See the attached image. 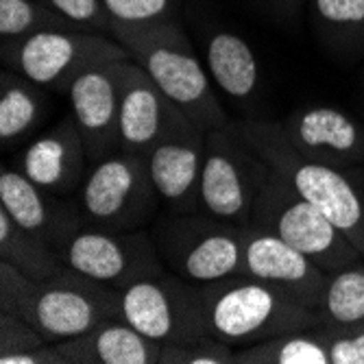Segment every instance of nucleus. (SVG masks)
Instances as JSON below:
<instances>
[{
    "mask_svg": "<svg viewBox=\"0 0 364 364\" xmlns=\"http://www.w3.org/2000/svg\"><path fill=\"white\" fill-rule=\"evenodd\" d=\"M190 345L179 343H164L159 351V364H188Z\"/></svg>",
    "mask_w": 364,
    "mask_h": 364,
    "instance_id": "34",
    "label": "nucleus"
},
{
    "mask_svg": "<svg viewBox=\"0 0 364 364\" xmlns=\"http://www.w3.org/2000/svg\"><path fill=\"white\" fill-rule=\"evenodd\" d=\"M301 155L336 164L364 166V124L332 105H306L277 122Z\"/></svg>",
    "mask_w": 364,
    "mask_h": 364,
    "instance_id": "15",
    "label": "nucleus"
},
{
    "mask_svg": "<svg viewBox=\"0 0 364 364\" xmlns=\"http://www.w3.org/2000/svg\"><path fill=\"white\" fill-rule=\"evenodd\" d=\"M231 362H236L234 347L216 338L214 334H208L201 341L190 345L188 364H231Z\"/></svg>",
    "mask_w": 364,
    "mask_h": 364,
    "instance_id": "32",
    "label": "nucleus"
},
{
    "mask_svg": "<svg viewBox=\"0 0 364 364\" xmlns=\"http://www.w3.org/2000/svg\"><path fill=\"white\" fill-rule=\"evenodd\" d=\"M201 292L210 334L238 349L318 325L314 308L249 275L205 284Z\"/></svg>",
    "mask_w": 364,
    "mask_h": 364,
    "instance_id": "3",
    "label": "nucleus"
},
{
    "mask_svg": "<svg viewBox=\"0 0 364 364\" xmlns=\"http://www.w3.org/2000/svg\"><path fill=\"white\" fill-rule=\"evenodd\" d=\"M48 109L44 87L5 68L0 75V142L9 149L36 129Z\"/></svg>",
    "mask_w": 364,
    "mask_h": 364,
    "instance_id": "22",
    "label": "nucleus"
},
{
    "mask_svg": "<svg viewBox=\"0 0 364 364\" xmlns=\"http://www.w3.org/2000/svg\"><path fill=\"white\" fill-rule=\"evenodd\" d=\"M205 157V131L188 122L159 140L146 153V168L161 205L171 214L201 210V171Z\"/></svg>",
    "mask_w": 364,
    "mask_h": 364,
    "instance_id": "13",
    "label": "nucleus"
},
{
    "mask_svg": "<svg viewBox=\"0 0 364 364\" xmlns=\"http://www.w3.org/2000/svg\"><path fill=\"white\" fill-rule=\"evenodd\" d=\"M0 364H65L55 343H46L36 349H24L0 355Z\"/></svg>",
    "mask_w": 364,
    "mask_h": 364,
    "instance_id": "33",
    "label": "nucleus"
},
{
    "mask_svg": "<svg viewBox=\"0 0 364 364\" xmlns=\"http://www.w3.org/2000/svg\"><path fill=\"white\" fill-rule=\"evenodd\" d=\"M210 79L234 101H249L259 83V63L251 46L227 28L212 31L205 40Z\"/></svg>",
    "mask_w": 364,
    "mask_h": 364,
    "instance_id": "20",
    "label": "nucleus"
},
{
    "mask_svg": "<svg viewBox=\"0 0 364 364\" xmlns=\"http://www.w3.org/2000/svg\"><path fill=\"white\" fill-rule=\"evenodd\" d=\"M242 275L277 286L314 310L321 304L329 277V273H325L308 255L269 231L251 225L247 227L245 238Z\"/></svg>",
    "mask_w": 364,
    "mask_h": 364,
    "instance_id": "17",
    "label": "nucleus"
},
{
    "mask_svg": "<svg viewBox=\"0 0 364 364\" xmlns=\"http://www.w3.org/2000/svg\"><path fill=\"white\" fill-rule=\"evenodd\" d=\"M0 57L5 68L63 94L75 77L92 65L131 59L116 38L81 28L42 31L22 40H7L0 48Z\"/></svg>",
    "mask_w": 364,
    "mask_h": 364,
    "instance_id": "8",
    "label": "nucleus"
},
{
    "mask_svg": "<svg viewBox=\"0 0 364 364\" xmlns=\"http://www.w3.org/2000/svg\"><path fill=\"white\" fill-rule=\"evenodd\" d=\"M112 318H120V290L68 267L38 284L26 316L46 343L81 336Z\"/></svg>",
    "mask_w": 364,
    "mask_h": 364,
    "instance_id": "10",
    "label": "nucleus"
},
{
    "mask_svg": "<svg viewBox=\"0 0 364 364\" xmlns=\"http://www.w3.org/2000/svg\"><path fill=\"white\" fill-rule=\"evenodd\" d=\"M249 225L282 238L325 273H336L364 257L332 220L273 168L253 205Z\"/></svg>",
    "mask_w": 364,
    "mask_h": 364,
    "instance_id": "4",
    "label": "nucleus"
},
{
    "mask_svg": "<svg viewBox=\"0 0 364 364\" xmlns=\"http://www.w3.org/2000/svg\"><path fill=\"white\" fill-rule=\"evenodd\" d=\"M38 284L14 264L0 259V314H16L26 321Z\"/></svg>",
    "mask_w": 364,
    "mask_h": 364,
    "instance_id": "28",
    "label": "nucleus"
},
{
    "mask_svg": "<svg viewBox=\"0 0 364 364\" xmlns=\"http://www.w3.org/2000/svg\"><path fill=\"white\" fill-rule=\"evenodd\" d=\"M75 201L85 227L107 231L144 229L161 205L146 159L122 149L92 161Z\"/></svg>",
    "mask_w": 364,
    "mask_h": 364,
    "instance_id": "5",
    "label": "nucleus"
},
{
    "mask_svg": "<svg viewBox=\"0 0 364 364\" xmlns=\"http://www.w3.org/2000/svg\"><path fill=\"white\" fill-rule=\"evenodd\" d=\"M87 164L90 157L81 131L73 116H65L46 134L26 144L16 161V168L53 194L75 196L90 171Z\"/></svg>",
    "mask_w": 364,
    "mask_h": 364,
    "instance_id": "18",
    "label": "nucleus"
},
{
    "mask_svg": "<svg viewBox=\"0 0 364 364\" xmlns=\"http://www.w3.org/2000/svg\"><path fill=\"white\" fill-rule=\"evenodd\" d=\"M151 234L166 267L196 286L242 275L247 227L192 212L157 220Z\"/></svg>",
    "mask_w": 364,
    "mask_h": 364,
    "instance_id": "6",
    "label": "nucleus"
},
{
    "mask_svg": "<svg viewBox=\"0 0 364 364\" xmlns=\"http://www.w3.org/2000/svg\"><path fill=\"white\" fill-rule=\"evenodd\" d=\"M114 24H153L161 20H177L179 0H103Z\"/></svg>",
    "mask_w": 364,
    "mask_h": 364,
    "instance_id": "27",
    "label": "nucleus"
},
{
    "mask_svg": "<svg viewBox=\"0 0 364 364\" xmlns=\"http://www.w3.org/2000/svg\"><path fill=\"white\" fill-rule=\"evenodd\" d=\"M316 318L318 325H364V257L329 273Z\"/></svg>",
    "mask_w": 364,
    "mask_h": 364,
    "instance_id": "25",
    "label": "nucleus"
},
{
    "mask_svg": "<svg viewBox=\"0 0 364 364\" xmlns=\"http://www.w3.org/2000/svg\"><path fill=\"white\" fill-rule=\"evenodd\" d=\"M116 38L149 73L171 101L203 131L225 127L229 120L212 90V79L201 59L196 57L179 20H161L153 24H114Z\"/></svg>",
    "mask_w": 364,
    "mask_h": 364,
    "instance_id": "2",
    "label": "nucleus"
},
{
    "mask_svg": "<svg viewBox=\"0 0 364 364\" xmlns=\"http://www.w3.org/2000/svg\"><path fill=\"white\" fill-rule=\"evenodd\" d=\"M310 14L325 48L345 61L364 59V0H310Z\"/></svg>",
    "mask_w": 364,
    "mask_h": 364,
    "instance_id": "21",
    "label": "nucleus"
},
{
    "mask_svg": "<svg viewBox=\"0 0 364 364\" xmlns=\"http://www.w3.org/2000/svg\"><path fill=\"white\" fill-rule=\"evenodd\" d=\"M65 364H159L161 345L122 318L96 325L90 332L55 343Z\"/></svg>",
    "mask_w": 364,
    "mask_h": 364,
    "instance_id": "19",
    "label": "nucleus"
},
{
    "mask_svg": "<svg viewBox=\"0 0 364 364\" xmlns=\"http://www.w3.org/2000/svg\"><path fill=\"white\" fill-rule=\"evenodd\" d=\"M332 364H364V325H316Z\"/></svg>",
    "mask_w": 364,
    "mask_h": 364,
    "instance_id": "29",
    "label": "nucleus"
},
{
    "mask_svg": "<svg viewBox=\"0 0 364 364\" xmlns=\"http://www.w3.org/2000/svg\"><path fill=\"white\" fill-rule=\"evenodd\" d=\"M0 208L55 251L85 227L75 196H59L36 186L16 166L0 171Z\"/></svg>",
    "mask_w": 364,
    "mask_h": 364,
    "instance_id": "16",
    "label": "nucleus"
},
{
    "mask_svg": "<svg viewBox=\"0 0 364 364\" xmlns=\"http://www.w3.org/2000/svg\"><path fill=\"white\" fill-rule=\"evenodd\" d=\"M240 138L316 205L364 255V166H336L296 151L273 120H238Z\"/></svg>",
    "mask_w": 364,
    "mask_h": 364,
    "instance_id": "1",
    "label": "nucleus"
},
{
    "mask_svg": "<svg viewBox=\"0 0 364 364\" xmlns=\"http://www.w3.org/2000/svg\"><path fill=\"white\" fill-rule=\"evenodd\" d=\"M269 175L271 166L240 138L236 122L205 131V157L198 190L203 214L249 227L253 205Z\"/></svg>",
    "mask_w": 364,
    "mask_h": 364,
    "instance_id": "7",
    "label": "nucleus"
},
{
    "mask_svg": "<svg viewBox=\"0 0 364 364\" xmlns=\"http://www.w3.org/2000/svg\"><path fill=\"white\" fill-rule=\"evenodd\" d=\"M120 318L159 345H194L210 334L201 286L168 271L120 290Z\"/></svg>",
    "mask_w": 364,
    "mask_h": 364,
    "instance_id": "9",
    "label": "nucleus"
},
{
    "mask_svg": "<svg viewBox=\"0 0 364 364\" xmlns=\"http://www.w3.org/2000/svg\"><path fill=\"white\" fill-rule=\"evenodd\" d=\"M271 3L273 5H279V7H299L301 3H304V0H271Z\"/></svg>",
    "mask_w": 364,
    "mask_h": 364,
    "instance_id": "35",
    "label": "nucleus"
},
{
    "mask_svg": "<svg viewBox=\"0 0 364 364\" xmlns=\"http://www.w3.org/2000/svg\"><path fill=\"white\" fill-rule=\"evenodd\" d=\"M57 253L68 269L118 290L166 271L153 234L144 229L107 231L81 227Z\"/></svg>",
    "mask_w": 364,
    "mask_h": 364,
    "instance_id": "11",
    "label": "nucleus"
},
{
    "mask_svg": "<svg viewBox=\"0 0 364 364\" xmlns=\"http://www.w3.org/2000/svg\"><path fill=\"white\" fill-rule=\"evenodd\" d=\"M42 3L83 31L112 36V18L103 0H42Z\"/></svg>",
    "mask_w": 364,
    "mask_h": 364,
    "instance_id": "30",
    "label": "nucleus"
},
{
    "mask_svg": "<svg viewBox=\"0 0 364 364\" xmlns=\"http://www.w3.org/2000/svg\"><path fill=\"white\" fill-rule=\"evenodd\" d=\"M188 122L192 120L159 90L142 65L129 59L118 116L120 149L146 157L159 140Z\"/></svg>",
    "mask_w": 364,
    "mask_h": 364,
    "instance_id": "14",
    "label": "nucleus"
},
{
    "mask_svg": "<svg viewBox=\"0 0 364 364\" xmlns=\"http://www.w3.org/2000/svg\"><path fill=\"white\" fill-rule=\"evenodd\" d=\"M236 364H332L318 327L279 334L236 351Z\"/></svg>",
    "mask_w": 364,
    "mask_h": 364,
    "instance_id": "24",
    "label": "nucleus"
},
{
    "mask_svg": "<svg viewBox=\"0 0 364 364\" xmlns=\"http://www.w3.org/2000/svg\"><path fill=\"white\" fill-rule=\"evenodd\" d=\"M129 59L98 63L75 77L65 94L70 98L73 118L81 131L90 161L120 149L118 116Z\"/></svg>",
    "mask_w": 364,
    "mask_h": 364,
    "instance_id": "12",
    "label": "nucleus"
},
{
    "mask_svg": "<svg viewBox=\"0 0 364 364\" xmlns=\"http://www.w3.org/2000/svg\"><path fill=\"white\" fill-rule=\"evenodd\" d=\"M42 345H46V338L28 321L16 314H0V355Z\"/></svg>",
    "mask_w": 364,
    "mask_h": 364,
    "instance_id": "31",
    "label": "nucleus"
},
{
    "mask_svg": "<svg viewBox=\"0 0 364 364\" xmlns=\"http://www.w3.org/2000/svg\"><path fill=\"white\" fill-rule=\"evenodd\" d=\"M0 259L14 264L33 282H46L65 267L59 253L44 238L18 225L3 208H0Z\"/></svg>",
    "mask_w": 364,
    "mask_h": 364,
    "instance_id": "23",
    "label": "nucleus"
},
{
    "mask_svg": "<svg viewBox=\"0 0 364 364\" xmlns=\"http://www.w3.org/2000/svg\"><path fill=\"white\" fill-rule=\"evenodd\" d=\"M79 28L42 0H0V38L22 40L42 31ZM83 31V28H81Z\"/></svg>",
    "mask_w": 364,
    "mask_h": 364,
    "instance_id": "26",
    "label": "nucleus"
}]
</instances>
